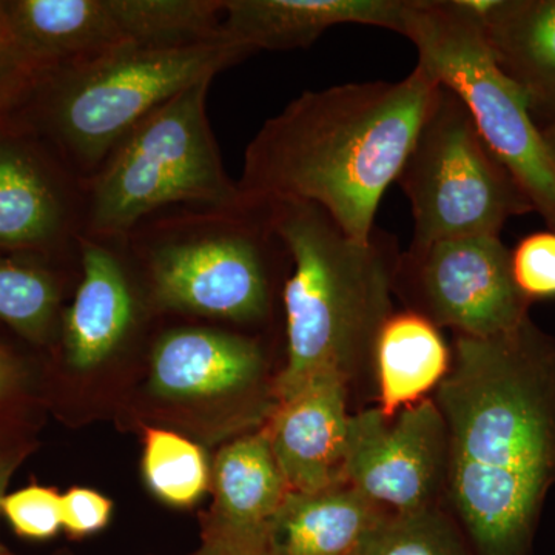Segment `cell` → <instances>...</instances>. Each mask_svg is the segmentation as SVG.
Masks as SVG:
<instances>
[{
    "mask_svg": "<svg viewBox=\"0 0 555 555\" xmlns=\"http://www.w3.org/2000/svg\"><path fill=\"white\" fill-rule=\"evenodd\" d=\"M436 401L448 430L444 506L474 555H531L555 486V338L531 317L456 335Z\"/></svg>",
    "mask_w": 555,
    "mask_h": 555,
    "instance_id": "obj_1",
    "label": "cell"
},
{
    "mask_svg": "<svg viewBox=\"0 0 555 555\" xmlns=\"http://www.w3.org/2000/svg\"><path fill=\"white\" fill-rule=\"evenodd\" d=\"M440 83L416 64L398 80L305 91L266 120L244 153L238 189L250 206L315 204L357 241L374 233L386 190L404 160Z\"/></svg>",
    "mask_w": 555,
    "mask_h": 555,
    "instance_id": "obj_2",
    "label": "cell"
},
{
    "mask_svg": "<svg viewBox=\"0 0 555 555\" xmlns=\"http://www.w3.org/2000/svg\"><path fill=\"white\" fill-rule=\"evenodd\" d=\"M266 207L292 264L283 287L287 360L273 390L278 401L320 375H335L349 389L374 377L378 335L393 313L397 240L379 229L364 243L350 238L315 204Z\"/></svg>",
    "mask_w": 555,
    "mask_h": 555,
    "instance_id": "obj_3",
    "label": "cell"
},
{
    "mask_svg": "<svg viewBox=\"0 0 555 555\" xmlns=\"http://www.w3.org/2000/svg\"><path fill=\"white\" fill-rule=\"evenodd\" d=\"M251 54L225 38L178 47H122L39 76L30 90L36 120L62 164L87 181L150 113Z\"/></svg>",
    "mask_w": 555,
    "mask_h": 555,
    "instance_id": "obj_4",
    "label": "cell"
},
{
    "mask_svg": "<svg viewBox=\"0 0 555 555\" xmlns=\"http://www.w3.org/2000/svg\"><path fill=\"white\" fill-rule=\"evenodd\" d=\"M211 80L193 83L150 113L83 181L80 235L122 241L171 206H246L208 119Z\"/></svg>",
    "mask_w": 555,
    "mask_h": 555,
    "instance_id": "obj_5",
    "label": "cell"
},
{
    "mask_svg": "<svg viewBox=\"0 0 555 555\" xmlns=\"http://www.w3.org/2000/svg\"><path fill=\"white\" fill-rule=\"evenodd\" d=\"M122 241L141 251L160 309L243 324L272 312L273 262L287 248L266 206L150 217Z\"/></svg>",
    "mask_w": 555,
    "mask_h": 555,
    "instance_id": "obj_6",
    "label": "cell"
},
{
    "mask_svg": "<svg viewBox=\"0 0 555 555\" xmlns=\"http://www.w3.org/2000/svg\"><path fill=\"white\" fill-rule=\"evenodd\" d=\"M404 38L418 65L469 109L486 144L555 232V159L520 87L496 64L467 0H411Z\"/></svg>",
    "mask_w": 555,
    "mask_h": 555,
    "instance_id": "obj_7",
    "label": "cell"
},
{
    "mask_svg": "<svg viewBox=\"0 0 555 555\" xmlns=\"http://www.w3.org/2000/svg\"><path fill=\"white\" fill-rule=\"evenodd\" d=\"M414 217L412 244L500 236L511 218L534 211L486 144L466 105L440 86L397 178Z\"/></svg>",
    "mask_w": 555,
    "mask_h": 555,
    "instance_id": "obj_8",
    "label": "cell"
},
{
    "mask_svg": "<svg viewBox=\"0 0 555 555\" xmlns=\"http://www.w3.org/2000/svg\"><path fill=\"white\" fill-rule=\"evenodd\" d=\"M396 294L437 327L476 338L514 331L531 308L514 283L511 250L496 235L411 244L398 261Z\"/></svg>",
    "mask_w": 555,
    "mask_h": 555,
    "instance_id": "obj_9",
    "label": "cell"
},
{
    "mask_svg": "<svg viewBox=\"0 0 555 555\" xmlns=\"http://www.w3.org/2000/svg\"><path fill=\"white\" fill-rule=\"evenodd\" d=\"M448 430L434 398L386 416L350 415L343 478L387 513L444 505Z\"/></svg>",
    "mask_w": 555,
    "mask_h": 555,
    "instance_id": "obj_10",
    "label": "cell"
},
{
    "mask_svg": "<svg viewBox=\"0 0 555 555\" xmlns=\"http://www.w3.org/2000/svg\"><path fill=\"white\" fill-rule=\"evenodd\" d=\"M83 181L0 131V251L51 250L82 232Z\"/></svg>",
    "mask_w": 555,
    "mask_h": 555,
    "instance_id": "obj_11",
    "label": "cell"
},
{
    "mask_svg": "<svg viewBox=\"0 0 555 555\" xmlns=\"http://www.w3.org/2000/svg\"><path fill=\"white\" fill-rule=\"evenodd\" d=\"M349 386L320 375L278 401L268 433L270 448L292 492H315L345 481Z\"/></svg>",
    "mask_w": 555,
    "mask_h": 555,
    "instance_id": "obj_12",
    "label": "cell"
},
{
    "mask_svg": "<svg viewBox=\"0 0 555 555\" xmlns=\"http://www.w3.org/2000/svg\"><path fill=\"white\" fill-rule=\"evenodd\" d=\"M409 10L411 0H224L221 31L251 53L308 49L345 24L404 36Z\"/></svg>",
    "mask_w": 555,
    "mask_h": 555,
    "instance_id": "obj_13",
    "label": "cell"
},
{
    "mask_svg": "<svg viewBox=\"0 0 555 555\" xmlns=\"http://www.w3.org/2000/svg\"><path fill=\"white\" fill-rule=\"evenodd\" d=\"M3 10L39 76L130 47L119 0H3Z\"/></svg>",
    "mask_w": 555,
    "mask_h": 555,
    "instance_id": "obj_14",
    "label": "cell"
},
{
    "mask_svg": "<svg viewBox=\"0 0 555 555\" xmlns=\"http://www.w3.org/2000/svg\"><path fill=\"white\" fill-rule=\"evenodd\" d=\"M82 280L64 318L65 356L76 371L100 366L129 335L137 299L115 241L79 235Z\"/></svg>",
    "mask_w": 555,
    "mask_h": 555,
    "instance_id": "obj_15",
    "label": "cell"
},
{
    "mask_svg": "<svg viewBox=\"0 0 555 555\" xmlns=\"http://www.w3.org/2000/svg\"><path fill=\"white\" fill-rule=\"evenodd\" d=\"M264 356L254 339L203 327L167 332L152 353V389L189 400L229 396L254 385Z\"/></svg>",
    "mask_w": 555,
    "mask_h": 555,
    "instance_id": "obj_16",
    "label": "cell"
},
{
    "mask_svg": "<svg viewBox=\"0 0 555 555\" xmlns=\"http://www.w3.org/2000/svg\"><path fill=\"white\" fill-rule=\"evenodd\" d=\"M214 516L210 535L268 547V532L288 494L268 433L222 448L211 469Z\"/></svg>",
    "mask_w": 555,
    "mask_h": 555,
    "instance_id": "obj_17",
    "label": "cell"
},
{
    "mask_svg": "<svg viewBox=\"0 0 555 555\" xmlns=\"http://www.w3.org/2000/svg\"><path fill=\"white\" fill-rule=\"evenodd\" d=\"M500 68L525 91L532 116H555V0H467Z\"/></svg>",
    "mask_w": 555,
    "mask_h": 555,
    "instance_id": "obj_18",
    "label": "cell"
},
{
    "mask_svg": "<svg viewBox=\"0 0 555 555\" xmlns=\"http://www.w3.org/2000/svg\"><path fill=\"white\" fill-rule=\"evenodd\" d=\"M386 513L346 481L291 491L270 525L268 554L352 555Z\"/></svg>",
    "mask_w": 555,
    "mask_h": 555,
    "instance_id": "obj_19",
    "label": "cell"
},
{
    "mask_svg": "<svg viewBox=\"0 0 555 555\" xmlns=\"http://www.w3.org/2000/svg\"><path fill=\"white\" fill-rule=\"evenodd\" d=\"M441 328L412 310L393 312L379 332L374 356L379 411L397 415L436 392L451 367Z\"/></svg>",
    "mask_w": 555,
    "mask_h": 555,
    "instance_id": "obj_20",
    "label": "cell"
},
{
    "mask_svg": "<svg viewBox=\"0 0 555 555\" xmlns=\"http://www.w3.org/2000/svg\"><path fill=\"white\" fill-rule=\"evenodd\" d=\"M352 555H474L448 507L386 513Z\"/></svg>",
    "mask_w": 555,
    "mask_h": 555,
    "instance_id": "obj_21",
    "label": "cell"
},
{
    "mask_svg": "<svg viewBox=\"0 0 555 555\" xmlns=\"http://www.w3.org/2000/svg\"><path fill=\"white\" fill-rule=\"evenodd\" d=\"M61 302L56 278L42 266L0 255V320L33 343L46 341Z\"/></svg>",
    "mask_w": 555,
    "mask_h": 555,
    "instance_id": "obj_22",
    "label": "cell"
},
{
    "mask_svg": "<svg viewBox=\"0 0 555 555\" xmlns=\"http://www.w3.org/2000/svg\"><path fill=\"white\" fill-rule=\"evenodd\" d=\"M142 469L150 491L171 506L195 505L211 481L203 449L170 430H145Z\"/></svg>",
    "mask_w": 555,
    "mask_h": 555,
    "instance_id": "obj_23",
    "label": "cell"
},
{
    "mask_svg": "<svg viewBox=\"0 0 555 555\" xmlns=\"http://www.w3.org/2000/svg\"><path fill=\"white\" fill-rule=\"evenodd\" d=\"M514 283L529 302L555 298V232L532 233L511 250Z\"/></svg>",
    "mask_w": 555,
    "mask_h": 555,
    "instance_id": "obj_24",
    "label": "cell"
},
{
    "mask_svg": "<svg viewBox=\"0 0 555 555\" xmlns=\"http://www.w3.org/2000/svg\"><path fill=\"white\" fill-rule=\"evenodd\" d=\"M61 500L54 489L31 485L3 496L2 513L17 534L50 539L62 528Z\"/></svg>",
    "mask_w": 555,
    "mask_h": 555,
    "instance_id": "obj_25",
    "label": "cell"
},
{
    "mask_svg": "<svg viewBox=\"0 0 555 555\" xmlns=\"http://www.w3.org/2000/svg\"><path fill=\"white\" fill-rule=\"evenodd\" d=\"M112 507L107 496L93 489L72 488L61 500L62 528L75 537L94 534L107 526Z\"/></svg>",
    "mask_w": 555,
    "mask_h": 555,
    "instance_id": "obj_26",
    "label": "cell"
},
{
    "mask_svg": "<svg viewBox=\"0 0 555 555\" xmlns=\"http://www.w3.org/2000/svg\"><path fill=\"white\" fill-rule=\"evenodd\" d=\"M39 75L22 56L0 2V96L33 89Z\"/></svg>",
    "mask_w": 555,
    "mask_h": 555,
    "instance_id": "obj_27",
    "label": "cell"
},
{
    "mask_svg": "<svg viewBox=\"0 0 555 555\" xmlns=\"http://www.w3.org/2000/svg\"><path fill=\"white\" fill-rule=\"evenodd\" d=\"M203 555H269L268 547L210 535V543Z\"/></svg>",
    "mask_w": 555,
    "mask_h": 555,
    "instance_id": "obj_28",
    "label": "cell"
},
{
    "mask_svg": "<svg viewBox=\"0 0 555 555\" xmlns=\"http://www.w3.org/2000/svg\"><path fill=\"white\" fill-rule=\"evenodd\" d=\"M21 379V367L13 357L0 347V401L16 389Z\"/></svg>",
    "mask_w": 555,
    "mask_h": 555,
    "instance_id": "obj_29",
    "label": "cell"
},
{
    "mask_svg": "<svg viewBox=\"0 0 555 555\" xmlns=\"http://www.w3.org/2000/svg\"><path fill=\"white\" fill-rule=\"evenodd\" d=\"M21 459V454L0 459V513H2V500L3 496H5L3 492H5L7 485H9L10 477L13 476L14 469L20 465Z\"/></svg>",
    "mask_w": 555,
    "mask_h": 555,
    "instance_id": "obj_30",
    "label": "cell"
},
{
    "mask_svg": "<svg viewBox=\"0 0 555 555\" xmlns=\"http://www.w3.org/2000/svg\"><path fill=\"white\" fill-rule=\"evenodd\" d=\"M28 91H14V93L3 94V96H0V116H2L7 109L16 105L22 98L27 96Z\"/></svg>",
    "mask_w": 555,
    "mask_h": 555,
    "instance_id": "obj_31",
    "label": "cell"
},
{
    "mask_svg": "<svg viewBox=\"0 0 555 555\" xmlns=\"http://www.w3.org/2000/svg\"><path fill=\"white\" fill-rule=\"evenodd\" d=\"M543 139H545L547 149L553 153L555 159V116L553 119L547 120L546 127L542 129Z\"/></svg>",
    "mask_w": 555,
    "mask_h": 555,
    "instance_id": "obj_32",
    "label": "cell"
},
{
    "mask_svg": "<svg viewBox=\"0 0 555 555\" xmlns=\"http://www.w3.org/2000/svg\"><path fill=\"white\" fill-rule=\"evenodd\" d=\"M0 555H14V554H11V553H9V551L3 550V547H0Z\"/></svg>",
    "mask_w": 555,
    "mask_h": 555,
    "instance_id": "obj_33",
    "label": "cell"
}]
</instances>
